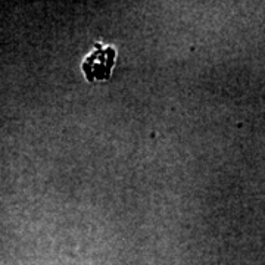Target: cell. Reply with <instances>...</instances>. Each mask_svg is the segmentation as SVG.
I'll use <instances>...</instances> for the list:
<instances>
[{
    "mask_svg": "<svg viewBox=\"0 0 265 265\" xmlns=\"http://www.w3.org/2000/svg\"><path fill=\"white\" fill-rule=\"evenodd\" d=\"M116 52L113 47H103L102 44L94 46L93 50L83 62V72L90 83L105 81L111 77Z\"/></svg>",
    "mask_w": 265,
    "mask_h": 265,
    "instance_id": "obj_1",
    "label": "cell"
}]
</instances>
